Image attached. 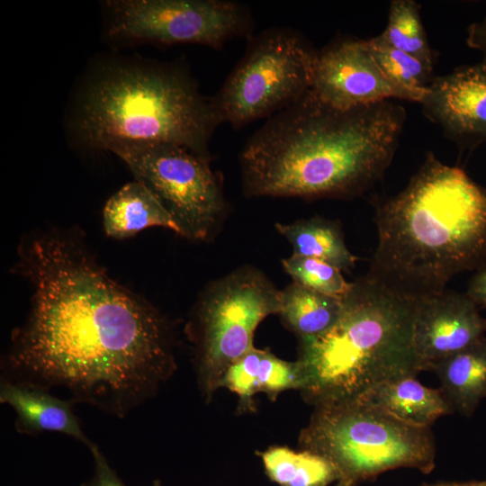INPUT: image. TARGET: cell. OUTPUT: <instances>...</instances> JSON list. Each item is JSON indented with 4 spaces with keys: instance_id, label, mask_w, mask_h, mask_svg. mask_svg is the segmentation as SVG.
<instances>
[{
    "instance_id": "obj_23",
    "label": "cell",
    "mask_w": 486,
    "mask_h": 486,
    "mask_svg": "<svg viewBox=\"0 0 486 486\" xmlns=\"http://www.w3.org/2000/svg\"><path fill=\"white\" fill-rule=\"evenodd\" d=\"M379 37L391 47L433 67L436 54L428 43L420 6L415 1H392L386 27Z\"/></svg>"
},
{
    "instance_id": "obj_21",
    "label": "cell",
    "mask_w": 486,
    "mask_h": 486,
    "mask_svg": "<svg viewBox=\"0 0 486 486\" xmlns=\"http://www.w3.org/2000/svg\"><path fill=\"white\" fill-rule=\"evenodd\" d=\"M259 455L266 474L278 486H328L340 480L329 460L309 450L274 446Z\"/></svg>"
},
{
    "instance_id": "obj_2",
    "label": "cell",
    "mask_w": 486,
    "mask_h": 486,
    "mask_svg": "<svg viewBox=\"0 0 486 486\" xmlns=\"http://www.w3.org/2000/svg\"><path fill=\"white\" fill-rule=\"evenodd\" d=\"M406 111L393 99L348 110L310 90L273 114L239 155L248 197L346 199L384 176L399 146Z\"/></svg>"
},
{
    "instance_id": "obj_18",
    "label": "cell",
    "mask_w": 486,
    "mask_h": 486,
    "mask_svg": "<svg viewBox=\"0 0 486 486\" xmlns=\"http://www.w3.org/2000/svg\"><path fill=\"white\" fill-rule=\"evenodd\" d=\"M454 411L471 417L486 398V337L440 360L430 368Z\"/></svg>"
},
{
    "instance_id": "obj_20",
    "label": "cell",
    "mask_w": 486,
    "mask_h": 486,
    "mask_svg": "<svg viewBox=\"0 0 486 486\" xmlns=\"http://www.w3.org/2000/svg\"><path fill=\"white\" fill-rule=\"evenodd\" d=\"M275 229L292 245L293 256L320 259L341 271L355 266L357 257L347 248L337 221L316 216L292 223L277 222Z\"/></svg>"
},
{
    "instance_id": "obj_5",
    "label": "cell",
    "mask_w": 486,
    "mask_h": 486,
    "mask_svg": "<svg viewBox=\"0 0 486 486\" xmlns=\"http://www.w3.org/2000/svg\"><path fill=\"white\" fill-rule=\"evenodd\" d=\"M75 121L90 148L167 142L209 158V141L222 123L213 97L200 92L185 68L148 60L102 66L80 94Z\"/></svg>"
},
{
    "instance_id": "obj_24",
    "label": "cell",
    "mask_w": 486,
    "mask_h": 486,
    "mask_svg": "<svg viewBox=\"0 0 486 486\" xmlns=\"http://www.w3.org/2000/svg\"><path fill=\"white\" fill-rule=\"evenodd\" d=\"M282 266L294 283L324 294L343 297L351 287L340 269L320 259L292 255Z\"/></svg>"
},
{
    "instance_id": "obj_19",
    "label": "cell",
    "mask_w": 486,
    "mask_h": 486,
    "mask_svg": "<svg viewBox=\"0 0 486 486\" xmlns=\"http://www.w3.org/2000/svg\"><path fill=\"white\" fill-rule=\"evenodd\" d=\"M342 297L324 294L294 282L281 291L278 315L299 341L315 338L339 318Z\"/></svg>"
},
{
    "instance_id": "obj_30",
    "label": "cell",
    "mask_w": 486,
    "mask_h": 486,
    "mask_svg": "<svg viewBox=\"0 0 486 486\" xmlns=\"http://www.w3.org/2000/svg\"><path fill=\"white\" fill-rule=\"evenodd\" d=\"M153 486H163L159 480H155L153 482Z\"/></svg>"
},
{
    "instance_id": "obj_8",
    "label": "cell",
    "mask_w": 486,
    "mask_h": 486,
    "mask_svg": "<svg viewBox=\"0 0 486 486\" xmlns=\"http://www.w3.org/2000/svg\"><path fill=\"white\" fill-rule=\"evenodd\" d=\"M316 56L290 28L250 36L244 56L213 96L221 122L241 128L302 98L311 88Z\"/></svg>"
},
{
    "instance_id": "obj_1",
    "label": "cell",
    "mask_w": 486,
    "mask_h": 486,
    "mask_svg": "<svg viewBox=\"0 0 486 486\" xmlns=\"http://www.w3.org/2000/svg\"><path fill=\"white\" fill-rule=\"evenodd\" d=\"M18 255L32 297L6 356L14 381L65 388L119 417L155 395L176 367L161 312L113 280L76 235H28Z\"/></svg>"
},
{
    "instance_id": "obj_6",
    "label": "cell",
    "mask_w": 486,
    "mask_h": 486,
    "mask_svg": "<svg viewBox=\"0 0 486 486\" xmlns=\"http://www.w3.org/2000/svg\"><path fill=\"white\" fill-rule=\"evenodd\" d=\"M299 445L326 457L340 480L355 485L398 468L428 474L436 465L431 428L406 422L359 400L315 407Z\"/></svg>"
},
{
    "instance_id": "obj_29",
    "label": "cell",
    "mask_w": 486,
    "mask_h": 486,
    "mask_svg": "<svg viewBox=\"0 0 486 486\" xmlns=\"http://www.w3.org/2000/svg\"><path fill=\"white\" fill-rule=\"evenodd\" d=\"M334 486H356V485L349 481L339 480L337 482V483Z\"/></svg>"
},
{
    "instance_id": "obj_3",
    "label": "cell",
    "mask_w": 486,
    "mask_h": 486,
    "mask_svg": "<svg viewBox=\"0 0 486 486\" xmlns=\"http://www.w3.org/2000/svg\"><path fill=\"white\" fill-rule=\"evenodd\" d=\"M378 244L366 276L411 299L486 266V187L428 151L397 194L375 204Z\"/></svg>"
},
{
    "instance_id": "obj_16",
    "label": "cell",
    "mask_w": 486,
    "mask_h": 486,
    "mask_svg": "<svg viewBox=\"0 0 486 486\" xmlns=\"http://www.w3.org/2000/svg\"><path fill=\"white\" fill-rule=\"evenodd\" d=\"M103 225L107 236L123 239L151 227H163L181 236V230L160 200L142 183L124 184L106 202Z\"/></svg>"
},
{
    "instance_id": "obj_26",
    "label": "cell",
    "mask_w": 486,
    "mask_h": 486,
    "mask_svg": "<svg viewBox=\"0 0 486 486\" xmlns=\"http://www.w3.org/2000/svg\"><path fill=\"white\" fill-rule=\"evenodd\" d=\"M465 293L479 309H486V266L472 277Z\"/></svg>"
},
{
    "instance_id": "obj_13",
    "label": "cell",
    "mask_w": 486,
    "mask_h": 486,
    "mask_svg": "<svg viewBox=\"0 0 486 486\" xmlns=\"http://www.w3.org/2000/svg\"><path fill=\"white\" fill-rule=\"evenodd\" d=\"M485 333L486 319L466 293L445 290L416 299L413 344L422 371Z\"/></svg>"
},
{
    "instance_id": "obj_12",
    "label": "cell",
    "mask_w": 486,
    "mask_h": 486,
    "mask_svg": "<svg viewBox=\"0 0 486 486\" xmlns=\"http://www.w3.org/2000/svg\"><path fill=\"white\" fill-rule=\"evenodd\" d=\"M419 104L448 140L472 153L486 143V61L434 76Z\"/></svg>"
},
{
    "instance_id": "obj_15",
    "label": "cell",
    "mask_w": 486,
    "mask_h": 486,
    "mask_svg": "<svg viewBox=\"0 0 486 486\" xmlns=\"http://www.w3.org/2000/svg\"><path fill=\"white\" fill-rule=\"evenodd\" d=\"M302 375L297 361L283 360L271 352L252 347L233 363L223 374L220 388H226L238 397V409L250 410L253 396L266 393L271 400L288 390L300 391Z\"/></svg>"
},
{
    "instance_id": "obj_14",
    "label": "cell",
    "mask_w": 486,
    "mask_h": 486,
    "mask_svg": "<svg viewBox=\"0 0 486 486\" xmlns=\"http://www.w3.org/2000/svg\"><path fill=\"white\" fill-rule=\"evenodd\" d=\"M0 402L14 409L19 432H57L84 443L88 448L94 444L85 435L73 411L72 401L56 397L40 386L4 380L0 386Z\"/></svg>"
},
{
    "instance_id": "obj_17",
    "label": "cell",
    "mask_w": 486,
    "mask_h": 486,
    "mask_svg": "<svg viewBox=\"0 0 486 486\" xmlns=\"http://www.w3.org/2000/svg\"><path fill=\"white\" fill-rule=\"evenodd\" d=\"M357 400L406 422L429 428L442 416L454 412L440 388L427 387L416 376L384 382Z\"/></svg>"
},
{
    "instance_id": "obj_22",
    "label": "cell",
    "mask_w": 486,
    "mask_h": 486,
    "mask_svg": "<svg viewBox=\"0 0 486 486\" xmlns=\"http://www.w3.org/2000/svg\"><path fill=\"white\" fill-rule=\"evenodd\" d=\"M370 51L385 77L403 100L420 103L433 79V67L385 43L379 35L367 40Z\"/></svg>"
},
{
    "instance_id": "obj_25",
    "label": "cell",
    "mask_w": 486,
    "mask_h": 486,
    "mask_svg": "<svg viewBox=\"0 0 486 486\" xmlns=\"http://www.w3.org/2000/svg\"><path fill=\"white\" fill-rule=\"evenodd\" d=\"M89 450L94 458V470L92 478L82 486H126L96 445L93 444Z\"/></svg>"
},
{
    "instance_id": "obj_7",
    "label": "cell",
    "mask_w": 486,
    "mask_h": 486,
    "mask_svg": "<svg viewBox=\"0 0 486 486\" xmlns=\"http://www.w3.org/2000/svg\"><path fill=\"white\" fill-rule=\"evenodd\" d=\"M281 291L254 266L212 282L199 296L187 326L199 388L210 400L227 369L249 351L254 333L278 314Z\"/></svg>"
},
{
    "instance_id": "obj_9",
    "label": "cell",
    "mask_w": 486,
    "mask_h": 486,
    "mask_svg": "<svg viewBox=\"0 0 486 486\" xmlns=\"http://www.w3.org/2000/svg\"><path fill=\"white\" fill-rule=\"evenodd\" d=\"M107 150L160 200L181 236L204 241L214 234L228 203L220 177L211 168L212 158L167 142H121Z\"/></svg>"
},
{
    "instance_id": "obj_11",
    "label": "cell",
    "mask_w": 486,
    "mask_h": 486,
    "mask_svg": "<svg viewBox=\"0 0 486 486\" xmlns=\"http://www.w3.org/2000/svg\"><path fill=\"white\" fill-rule=\"evenodd\" d=\"M310 92L320 102L340 110L403 100L363 39L338 40L317 51Z\"/></svg>"
},
{
    "instance_id": "obj_10",
    "label": "cell",
    "mask_w": 486,
    "mask_h": 486,
    "mask_svg": "<svg viewBox=\"0 0 486 486\" xmlns=\"http://www.w3.org/2000/svg\"><path fill=\"white\" fill-rule=\"evenodd\" d=\"M106 35L112 41L220 49L250 35L252 18L227 0H110L104 2Z\"/></svg>"
},
{
    "instance_id": "obj_27",
    "label": "cell",
    "mask_w": 486,
    "mask_h": 486,
    "mask_svg": "<svg viewBox=\"0 0 486 486\" xmlns=\"http://www.w3.org/2000/svg\"><path fill=\"white\" fill-rule=\"evenodd\" d=\"M466 43L469 48L479 51L482 60L486 61V16L469 25Z\"/></svg>"
},
{
    "instance_id": "obj_4",
    "label": "cell",
    "mask_w": 486,
    "mask_h": 486,
    "mask_svg": "<svg viewBox=\"0 0 486 486\" xmlns=\"http://www.w3.org/2000/svg\"><path fill=\"white\" fill-rule=\"evenodd\" d=\"M415 302L366 275L351 283L333 327L299 341L305 401L314 408L348 402L384 382L417 377Z\"/></svg>"
},
{
    "instance_id": "obj_28",
    "label": "cell",
    "mask_w": 486,
    "mask_h": 486,
    "mask_svg": "<svg viewBox=\"0 0 486 486\" xmlns=\"http://www.w3.org/2000/svg\"><path fill=\"white\" fill-rule=\"evenodd\" d=\"M420 486H486V481L482 482H437V483H423Z\"/></svg>"
}]
</instances>
